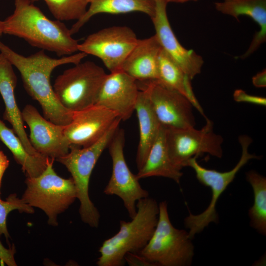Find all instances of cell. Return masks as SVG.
I'll return each instance as SVG.
<instances>
[{"mask_svg":"<svg viewBox=\"0 0 266 266\" xmlns=\"http://www.w3.org/2000/svg\"><path fill=\"white\" fill-rule=\"evenodd\" d=\"M0 52L19 71L25 90L39 103L44 117L57 125L69 124L73 112L65 108L58 100L51 84V74L56 67L67 64H78L87 55L80 52L57 59L48 56L44 50H40L24 56L1 41Z\"/></svg>","mask_w":266,"mask_h":266,"instance_id":"6da1fadb","label":"cell"},{"mask_svg":"<svg viewBox=\"0 0 266 266\" xmlns=\"http://www.w3.org/2000/svg\"><path fill=\"white\" fill-rule=\"evenodd\" d=\"M13 13L3 22V33L24 39L31 46L59 57L78 51V41L59 20H52L31 0H15Z\"/></svg>","mask_w":266,"mask_h":266,"instance_id":"7a4b0ae2","label":"cell"},{"mask_svg":"<svg viewBox=\"0 0 266 266\" xmlns=\"http://www.w3.org/2000/svg\"><path fill=\"white\" fill-rule=\"evenodd\" d=\"M136 207L132 220H121L118 232L103 242L98 266H123L127 253H139L149 241L158 222L159 204L148 197L138 200Z\"/></svg>","mask_w":266,"mask_h":266,"instance_id":"3957f363","label":"cell"},{"mask_svg":"<svg viewBox=\"0 0 266 266\" xmlns=\"http://www.w3.org/2000/svg\"><path fill=\"white\" fill-rule=\"evenodd\" d=\"M121 121L118 119L94 144L82 148L71 146L68 153L56 159L70 173L76 188L77 199L80 203L79 212L81 219L92 228L98 227L100 214L89 195L90 177L98 160L119 128Z\"/></svg>","mask_w":266,"mask_h":266,"instance_id":"277c9868","label":"cell"},{"mask_svg":"<svg viewBox=\"0 0 266 266\" xmlns=\"http://www.w3.org/2000/svg\"><path fill=\"white\" fill-rule=\"evenodd\" d=\"M55 159L49 158L43 172L36 177H27V187L22 199L29 205L42 210L49 225L56 226L58 215L64 212L77 199L74 183L71 177L59 176L53 166Z\"/></svg>","mask_w":266,"mask_h":266,"instance_id":"5b68a950","label":"cell"},{"mask_svg":"<svg viewBox=\"0 0 266 266\" xmlns=\"http://www.w3.org/2000/svg\"><path fill=\"white\" fill-rule=\"evenodd\" d=\"M158 222L149 241L139 252L155 266H187L192 263L194 247L188 232L171 224L166 201L159 204Z\"/></svg>","mask_w":266,"mask_h":266,"instance_id":"8992f818","label":"cell"},{"mask_svg":"<svg viewBox=\"0 0 266 266\" xmlns=\"http://www.w3.org/2000/svg\"><path fill=\"white\" fill-rule=\"evenodd\" d=\"M107 74L95 63L80 62L58 75L53 88L60 103L74 112L96 104Z\"/></svg>","mask_w":266,"mask_h":266,"instance_id":"52a82bcc","label":"cell"},{"mask_svg":"<svg viewBox=\"0 0 266 266\" xmlns=\"http://www.w3.org/2000/svg\"><path fill=\"white\" fill-rule=\"evenodd\" d=\"M238 141L241 146V156L235 166L229 171L220 172L203 167L198 163V156L191 158L188 162L187 166H190L194 169L198 181L209 187L212 191L211 201L206 209L197 215L190 213L184 220L185 226L189 230L188 233L191 239L196 234L201 232L210 223L218 222L216 205L219 197L233 182L239 170L250 160L260 159L259 156L251 154L248 151L249 146L252 142L250 137L242 135L238 137Z\"/></svg>","mask_w":266,"mask_h":266,"instance_id":"ba28073f","label":"cell"},{"mask_svg":"<svg viewBox=\"0 0 266 266\" xmlns=\"http://www.w3.org/2000/svg\"><path fill=\"white\" fill-rule=\"evenodd\" d=\"M200 130L166 128L168 152L173 164L179 169L187 166L189 160L195 156L207 153L221 158L223 155L222 137L213 132L212 121L206 119Z\"/></svg>","mask_w":266,"mask_h":266,"instance_id":"9c48e42d","label":"cell"},{"mask_svg":"<svg viewBox=\"0 0 266 266\" xmlns=\"http://www.w3.org/2000/svg\"><path fill=\"white\" fill-rule=\"evenodd\" d=\"M127 26H112L88 35L78 50L99 58L110 72L121 70L123 63L138 41Z\"/></svg>","mask_w":266,"mask_h":266,"instance_id":"30bf717a","label":"cell"},{"mask_svg":"<svg viewBox=\"0 0 266 266\" xmlns=\"http://www.w3.org/2000/svg\"><path fill=\"white\" fill-rule=\"evenodd\" d=\"M125 141L124 131L118 128L108 145L112 169L103 192L105 195L119 197L132 219L136 213V201L148 197L149 192L142 188L139 179L127 165L124 154Z\"/></svg>","mask_w":266,"mask_h":266,"instance_id":"8fae6325","label":"cell"},{"mask_svg":"<svg viewBox=\"0 0 266 266\" xmlns=\"http://www.w3.org/2000/svg\"><path fill=\"white\" fill-rule=\"evenodd\" d=\"M143 82L152 109L162 126L174 129L195 127L193 106L186 97L158 80Z\"/></svg>","mask_w":266,"mask_h":266,"instance_id":"7c38bea8","label":"cell"},{"mask_svg":"<svg viewBox=\"0 0 266 266\" xmlns=\"http://www.w3.org/2000/svg\"><path fill=\"white\" fill-rule=\"evenodd\" d=\"M119 118L115 112L95 104L74 112L64 134L70 146L87 147L101 138Z\"/></svg>","mask_w":266,"mask_h":266,"instance_id":"4fadbf2b","label":"cell"},{"mask_svg":"<svg viewBox=\"0 0 266 266\" xmlns=\"http://www.w3.org/2000/svg\"><path fill=\"white\" fill-rule=\"evenodd\" d=\"M21 113L30 129V141L39 154L56 160L68 153L70 145L64 134L66 126L46 119L31 104L26 105Z\"/></svg>","mask_w":266,"mask_h":266,"instance_id":"5bb4252c","label":"cell"},{"mask_svg":"<svg viewBox=\"0 0 266 266\" xmlns=\"http://www.w3.org/2000/svg\"><path fill=\"white\" fill-rule=\"evenodd\" d=\"M154 0L155 13L151 19L155 29V35L162 48L192 80L200 73L204 61L193 50L187 49L179 43L167 17V3L165 0Z\"/></svg>","mask_w":266,"mask_h":266,"instance_id":"9a60e30c","label":"cell"},{"mask_svg":"<svg viewBox=\"0 0 266 266\" xmlns=\"http://www.w3.org/2000/svg\"><path fill=\"white\" fill-rule=\"evenodd\" d=\"M139 89L137 81L122 70L106 75L96 104L115 112L122 121L135 111Z\"/></svg>","mask_w":266,"mask_h":266,"instance_id":"2e32d148","label":"cell"},{"mask_svg":"<svg viewBox=\"0 0 266 266\" xmlns=\"http://www.w3.org/2000/svg\"><path fill=\"white\" fill-rule=\"evenodd\" d=\"M17 82L13 65L2 53H0V94L5 105L3 118L12 126L13 130L29 154L43 156L33 147L25 130L22 113L15 97Z\"/></svg>","mask_w":266,"mask_h":266,"instance_id":"e0dca14e","label":"cell"},{"mask_svg":"<svg viewBox=\"0 0 266 266\" xmlns=\"http://www.w3.org/2000/svg\"><path fill=\"white\" fill-rule=\"evenodd\" d=\"M161 48L155 35L138 39L124 61L121 70L137 81L158 80V56Z\"/></svg>","mask_w":266,"mask_h":266,"instance_id":"ac0fdd59","label":"cell"},{"mask_svg":"<svg viewBox=\"0 0 266 266\" xmlns=\"http://www.w3.org/2000/svg\"><path fill=\"white\" fill-rule=\"evenodd\" d=\"M215 9L222 14L236 20L240 16L250 17L260 27L245 53L239 58L244 59L266 41V0H223L214 3Z\"/></svg>","mask_w":266,"mask_h":266,"instance_id":"d6986e66","label":"cell"},{"mask_svg":"<svg viewBox=\"0 0 266 266\" xmlns=\"http://www.w3.org/2000/svg\"><path fill=\"white\" fill-rule=\"evenodd\" d=\"M135 111L139 130V140L136 156L138 170L144 164L161 127L151 106L148 92L144 87L139 91Z\"/></svg>","mask_w":266,"mask_h":266,"instance_id":"ffe728a7","label":"cell"},{"mask_svg":"<svg viewBox=\"0 0 266 266\" xmlns=\"http://www.w3.org/2000/svg\"><path fill=\"white\" fill-rule=\"evenodd\" d=\"M182 175L181 170L170 160L166 142V128L161 125L147 158L136 176L139 180L152 176H161L179 184Z\"/></svg>","mask_w":266,"mask_h":266,"instance_id":"44dd1931","label":"cell"},{"mask_svg":"<svg viewBox=\"0 0 266 266\" xmlns=\"http://www.w3.org/2000/svg\"><path fill=\"white\" fill-rule=\"evenodd\" d=\"M89 8L83 16L69 29L72 35L94 16L100 13L126 14L133 12L143 13L151 18L155 13L154 0H90Z\"/></svg>","mask_w":266,"mask_h":266,"instance_id":"7402d4cb","label":"cell"},{"mask_svg":"<svg viewBox=\"0 0 266 266\" xmlns=\"http://www.w3.org/2000/svg\"><path fill=\"white\" fill-rule=\"evenodd\" d=\"M158 81L184 95L190 100L193 106L206 118L202 108L194 94L191 80L162 48L158 56Z\"/></svg>","mask_w":266,"mask_h":266,"instance_id":"603a6c76","label":"cell"},{"mask_svg":"<svg viewBox=\"0 0 266 266\" xmlns=\"http://www.w3.org/2000/svg\"><path fill=\"white\" fill-rule=\"evenodd\" d=\"M0 140L11 151L15 161L21 166L26 177L38 176L46 168L50 158L29 154L13 129L7 127L0 119Z\"/></svg>","mask_w":266,"mask_h":266,"instance_id":"cb8c5ba5","label":"cell"},{"mask_svg":"<svg viewBox=\"0 0 266 266\" xmlns=\"http://www.w3.org/2000/svg\"><path fill=\"white\" fill-rule=\"evenodd\" d=\"M254 193V203L249 209L250 225L260 233L266 234V178L254 170L246 174Z\"/></svg>","mask_w":266,"mask_h":266,"instance_id":"d4e9b609","label":"cell"},{"mask_svg":"<svg viewBox=\"0 0 266 266\" xmlns=\"http://www.w3.org/2000/svg\"><path fill=\"white\" fill-rule=\"evenodd\" d=\"M40 0H31L33 3ZM58 20H78L86 12L90 0H42Z\"/></svg>","mask_w":266,"mask_h":266,"instance_id":"484cf974","label":"cell"},{"mask_svg":"<svg viewBox=\"0 0 266 266\" xmlns=\"http://www.w3.org/2000/svg\"><path fill=\"white\" fill-rule=\"evenodd\" d=\"M233 98L238 102H247L265 106L266 105V99L265 97L250 95L241 89L235 90Z\"/></svg>","mask_w":266,"mask_h":266,"instance_id":"4316f807","label":"cell"},{"mask_svg":"<svg viewBox=\"0 0 266 266\" xmlns=\"http://www.w3.org/2000/svg\"><path fill=\"white\" fill-rule=\"evenodd\" d=\"M124 261L130 266H155L139 253H127Z\"/></svg>","mask_w":266,"mask_h":266,"instance_id":"83f0119b","label":"cell"},{"mask_svg":"<svg viewBox=\"0 0 266 266\" xmlns=\"http://www.w3.org/2000/svg\"><path fill=\"white\" fill-rule=\"evenodd\" d=\"M15 248L14 245L9 248H5L0 241V261L8 266H16L14 258Z\"/></svg>","mask_w":266,"mask_h":266,"instance_id":"f1b7e54d","label":"cell"},{"mask_svg":"<svg viewBox=\"0 0 266 266\" xmlns=\"http://www.w3.org/2000/svg\"><path fill=\"white\" fill-rule=\"evenodd\" d=\"M252 83L256 87L264 88L266 87V70L263 69L257 73L252 78Z\"/></svg>","mask_w":266,"mask_h":266,"instance_id":"f546056e","label":"cell"},{"mask_svg":"<svg viewBox=\"0 0 266 266\" xmlns=\"http://www.w3.org/2000/svg\"><path fill=\"white\" fill-rule=\"evenodd\" d=\"M9 161L7 156L0 150V195L1 183L3 175L7 168L9 166Z\"/></svg>","mask_w":266,"mask_h":266,"instance_id":"4dcf8cb0","label":"cell"},{"mask_svg":"<svg viewBox=\"0 0 266 266\" xmlns=\"http://www.w3.org/2000/svg\"><path fill=\"white\" fill-rule=\"evenodd\" d=\"M167 3L169 2L184 3L189 1H196L199 0H165Z\"/></svg>","mask_w":266,"mask_h":266,"instance_id":"1f68e13d","label":"cell"},{"mask_svg":"<svg viewBox=\"0 0 266 266\" xmlns=\"http://www.w3.org/2000/svg\"><path fill=\"white\" fill-rule=\"evenodd\" d=\"M3 33V22L0 20V37Z\"/></svg>","mask_w":266,"mask_h":266,"instance_id":"d6a6232c","label":"cell"}]
</instances>
